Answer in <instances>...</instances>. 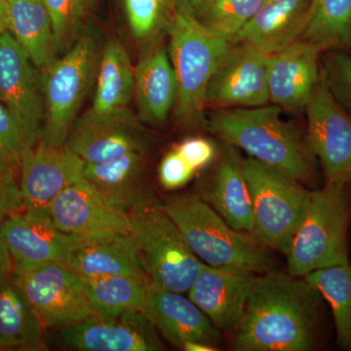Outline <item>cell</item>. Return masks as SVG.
Wrapping results in <instances>:
<instances>
[{
    "label": "cell",
    "mask_w": 351,
    "mask_h": 351,
    "mask_svg": "<svg viewBox=\"0 0 351 351\" xmlns=\"http://www.w3.org/2000/svg\"><path fill=\"white\" fill-rule=\"evenodd\" d=\"M323 299L304 277L269 270L258 274L234 328L239 351H308L319 341Z\"/></svg>",
    "instance_id": "obj_1"
},
{
    "label": "cell",
    "mask_w": 351,
    "mask_h": 351,
    "mask_svg": "<svg viewBox=\"0 0 351 351\" xmlns=\"http://www.w3.org/2000/svg\"><path fill=\"white\" fill-rule=\"evenodd\" d=\"M210 130L228 145L302 184L315 182L313 152L294 127L282 117V108H217L209 119Z\"/></svg>",
    "instance_id": "obj_2"
},
{
    "label": "cell",
    "mask_w": 351,
    "mask_h": 351,
    "mask_svg": "<svg viewBox=\"0 0 351 351\" xmlns=\"http://www.w3.org/2000/svg\"><path fill=\"white\" fill-rule=\"evenodd\" d=\"M162 207L201 263L255 274L272 270L274 263L265 245L233 230L200 196H172Z\"/></svg>",
    "instance_id": "obj_3"
},
{
    "label": "cell",
    "mask_w": 351,
    "mask_h": 351,
    "mask_svg": "<svg viewBox=\"0 0 351 351\" xmlns=\"http://www.w3.org/2000/svg\"><path fill=\"white\" fill-rule=\"evenodd\" d=\"M348 184H325L311 191L308 206L287 253L289 274L306 277L315 270L346 265L351 203Z\"/></svg>",
    "instance_id": "obj_4"
},
{
    "label": "cell",
    "mask_w": 351,
    "mask_h": 351,
    "mask_svg": "<svg viewBox=\"0 0 351 351\" xmlns=\"http://www.w3.org/2000/svg\"><path fill=\"white\" fill-rule=\"evenodd\" d=\"M165 31L169 36L170 59L178 83L176 119L196 121L206 107L205 93L210 80L233 43L179 14L171 15Z\"/></svg>",
    "instance_id": "obj_5"
},
{
    "label": "cell",
    "mask_w": 351,
    "mask_h": 351,
    "mask_svg": "<svg viewBox=\"0 0 351 351\" xmlns=\"http://www.w3.org/2000/svg\"><path fill=\"white\" fill-rule=\"evenodd\" d=\"M129 235L137 247L149 283L188 293L204 263L184 241L181 232L156 201L129 215Z\"/></svg>",
    "instance_id": "obj_6"
},
{
    "label": "cell",
    "mask_w": 351,
    "mask_h": 351,
    "mask_svg": "<svg viewBox=\"0 0 351 351\" xmlns=\"http://www.w3.org/2000/svg\"><path fill=\"white\" fill-rule=\"evenodd\" d=\"M243 169L253 205V237L286 255L306 214L311 191L252 157L243 159Z\"/></svg>",
    "instance_id": "obj_7"
},
{
    "label": "cell",
    "mask_w": 351,
    "mask_h": 351,
    "mask_svg": "<svg viewBox=\"0 0 351 351\" xmlns=\"http://www.w3.org/2000/svg\"><path fill=\"white\" fill-rule=\"evenodd\" d=\"M98 53L94 36L83 34L63 57L41 71L45 117L38 144L66 145L91 84Z\"/></svg>",
    "instance_id": "obj_8"
},
{
    "label": "cell",
    "mask_w": 351,
    "mask_h": 351,
    "mask_svg": "<svg viewBox=\"0 0 351 351\" xmlns=\"http://www.w3.org/2000/svg\"><path fill=\"white\" fill-rule=\"evenodd\" d=\"M44 329H61L97 316L80 274L61 263L14 265Z\"/></svg>",
    "instance_id": "obj_9"
},
{
    "label": "cell",
    "mask_w": 351,
    "mask_h": 351,
    "mask_svg": "<svg viewBox=\"0 0 351 351\" xmlns=\"http://www.w3.org/2000/svg\"><path fill=\"white\" fill-rule=\"evenodd\" d=\"M0 103L34 149L45 117L41 71L8 31L0 34Z\"/></svg>",
    "instance_id": "obj_10"
},
{
    "label": "cell",
    "mask_w": 351,
    "mask_h": 351,
    "mask_svg": "<svg viewBox=\"0 0 351 351\" xmlns=\"http://www.w3.org/2000/svg\"><path fill=\"white\" fill-rule=\"evenodd\" d=\"M306 142L319 160L325 184H351V115L346 112L321 78L304 110Z\"/></svg>",
    "instance_id": "obj_11"
},
{
    "label": "cell",
    "mask_w": 351,
    "mask_h": 351,
    "mask_svg": "<svg viewBox=\"0 0 351 351\" xmlns=\"http://www.w3.org/2000/svg\"><path fill=\"white\" fill-rule=\"evenodd\" d=\"M269 55L235 41L221 58L205 93V105L216 108H258L270 104Z\"/></svg>",
    "instance_id": "obj_12"
},
{
    "label": "cell",
    "mask_w": 351,
    "mask_h": 351,
    "mask_svg": "<svg viewBox=\"0 0 351 351\" xmlns=\"http://www.w3.org/2000/svg\"><path fill=\"white\" fill-rule=\"evenodd\" d=\"M58 343L82 351H158L163 345L145 311H129L115 317L93 316L57 329Z\"/></svg>",
    "instance_id": "obj_13"
},
{
    "label": "cell",
    "mask_w": 351,
    "mask_h": 351,
    "mask_svg": "<svg viewBox=\"0 0 351 351\" xmlns=\"http://www.w3.org/2000/svg\"><path fill=\"white\" fill-rule=\"evenodd\" d=\"M144 145L138 120L128 108L110 115L84 113L75 120L64 147L85 163H103L144 151Z\"/></svg>",
    "instance_id": "obj_14"
},
{
    "label": "cell",
    "mask_w": 351,
    "mask_h": 351,
    "mask_svg": "<svg viewBox=\"0 0 351 351\" xmlns=\"http://www.w3.org/2000/svg\"><path fill=\"white\" fill-rule=\"evenodd\" d=\"M46 211L58 230L71 235L129 234L130 230L128 215L113 207L101 191L85 179L64 189Z\"/></svg>",
    "instance_id": "obj_15"
},
{
    "label": "cell",
    "mask_w": 351,
    "mask_h": 351,
    "mask_svg": "<svg viewBox=\"0 0 351 351\" xmlns=\"http://www.w3.org/2000/svg\"><path fill=\"white\" fill-rule=\"evenodd\" d=\"M0 237L14 265L66 263L75 235L58 230L46 209H27L8 215L0 223Z\"/></svg>",
    "instance_id": "obj_16"
},
{
    "label": "cell",
    "mask_w": 351,
    "mask_h": 351,
    "mask_svg": "<svg viewBox=\"0 0 351 351\" xmlns=\"http://www.w3.org/2000/svg\"><path fill=\"white\" fill-rule=\"evenodd\" d=\"M321 53L318 46L299 39L270 55L267 71L270 104L290 112H304L321 80Z\"/></svg>",
    "instance_id": "obj_17"
},
{
    "label": "cell",
    "mask_w": 351,
    "mask_h": 351,
    "mask_svg": "<svg viewBox=\"0 0 351 351\" xmlns=\"http://www.w3.org/2000/svg\"><path fill=\"white\" fill-rule=\"evenodd\" d=\"M84 161L66 147L38 144L20 163L24 208L46 209L64 189L84 179Z\"/></svg>",
    "instance_id": "obj_18"
},
{
    "label": "cell",
    "mask_w": 351,
    "mask_h": 351,
    "mask_svg": "<svg viewBox=\"0 0 351 351\" xmlns=\"http://www.w3.org/2000/svg\"><path fill=\"white\" fill-rule=\"evenodd\" d=\"M64 265L82 278L127 276L149 283L137 247L125 233L75 235Z\"/></svg>",
    "instance_id": "obj_19"
},
{
    "label": "cell",
    "mask_w": 351,
    "mask_h": 351,
    "mask_svg": "<svg viewBox=\"0 0 351 351\" xmlns=\"http://www.w3.org/2000/svg\"><path fill=\"white\" fill-rule=\"evenodd\" d=\"M257 274L246 270L203 265L189 289V299L219 330H234Z\"/></svg>",
    "instance_id": "obj_20"
},
{
    "label": "cell",
    "mask_w": 351,
    "mask_h": 351,
    "mask_svg": "<svg viewBox=\"0 0 351 351\" xmlns=\"http://www.w3.org/2000/svg\"><path fill=\"white\" fill-rule=\"evenodd\" d=\"M145 313L168 341L182 350L184 343H207L218 348L219 329L206 314L181 293L147 286Z\"/></svg>",
    "instance_id": "obj_21"
},
{
    "label": "cell",
    "mask_w": 351,
    "mask_h": 351,
    "mask_svg": "<svg viewBox=\"0 0 351 351\" xmlns=\"http://www.w3.org/2000/svg\"><path fill=\"white\" fill-rule=\"evenodd\" d=\"M309 9L311 0H265L235 41L250 44L269 56L276 54L302 38Z\"/></svg>",
    "instance_id": "obj_22"
},
{
    "label": "cell",
    "mask_w": 351,
    "mask_h": 351,
    "mask_svg": "<svg viewBox=\"0 0 351 351\" xmlns=\"http://www.w3.org/2000/svg\"><path fill=\"white\" fill-rule=\"evenodd\" d=\"M84 179L128 216L156 201L145 182L144 151L129 152L107 162L86 163Z\"/></svg>",
    "instance_id": "obj_23"
},
{
    "label": "cell",
    "mask_w": 351,
    "mask_h": 351,
    "mask_svg": "<svg viewBox=\"0 0 351 351\" xmlns=\"http://www.w3.org/2000/svg\"><path fill=\"white\" fill-rule=\"evenodd\" d=\"M202 199L233 230L253 234V205L245 177L243 159L233 145H228L223 149L211 184Z\"/></svg>",
    "instance_id": "obj_24"
},
{
    "label": "cell",
    "mask_w": 351,
    "mask_h": 351,
    "mask_svg": "<svg viewBox=\"0 0 351 351\" xmlns=\"http://www.w3.org/2000/svg\"><path fill=\"white\" fill-rule=\"evenodd\" d=\"M140 119L152 125L167 120L177 99L178 83L170 55L165 48H154L134 69Z\"/></svg>",
    "instance_id": "obj_25"
},
{
    "label": "cell",
    "mask_w": 351,
    "mask_h": 351,
    "mask_svg": "<svg viewBox=\"0 0 351 351\" xmlns=\"http://www.w3.org/2000/svg\"><path fill=\"white\" fill-rule=\"evenodd\" d=\"M44 331L13 271L0 276V350H46Z\"/></svg>",
    "instance_id": "obj_26"
},
{
    "label": "cell",
    "mask_w": 351,
    "mask_h": 351,
    "mask_svg": "<svg viewBox=\"0 0 351 351\" xmlns=\"http://www.w3.org/2000/svg\"><path fill=\"white\" fill-rule=\"evenodd\" d=\"M7 31L43 71L58 58L52 19L43 0H8L4 4Z\"/></svg>",
    "instance_id": "obj_27"
},
{
    "label": "cell",
    "mask_w": 351,
    "mask_h": 351,
    "mask_svg": "<svg viewBox=\"0 0 351 351\" xmlns=\"http://www.w3.org/2000/svg\"><path fill=\"white\" fill-rule=\"evenodd\" d=\"M123 44L110 39L101 52L93 105L88 112L110 115L128 110L135 92V73Z\"/></svg>",
    "instance_id": "obj_28"
},
{
    "label": "cell",
    "mask_w": 351,
    "mask_h": 351,
    "mask_svg": "<svg viewBox=\"0 0 351 351\" xmlns=\"http://www.w3.org/2000/svg\"><path fill=\"white\" fill-rule=\"evenodd\" d=\"M88 301L97 316L115 317L129 311H144L147 286L136 277L112 276L83 278Z\"/></svg>",
    "instance_id": "obj_29"
},
{
    "label": "cell",
    "mask_w": 351,
    "mask_h": 351,
    "mask_svg": "<svg viewBox=\"0 0 351 351\" xmlns=\"http://www.w3.org/2000/svg\"><path fill=\"white\" fill-rule=\"evenodd\" d=\"M304 40L322 51L351 50V0H311Z\"/></svg>",
    "instance_id": "obj_30"
},
{
    "label": "cell",
    "mask_w": 351,
    "mask_h": 351,
    "mask_svg": "<svg viewBox=\"0 0 351 351\" xmlns=\"http://www.w3.org/2000/svg\"><path fill=\"white\" fill-rule=\"evenodd\" d=\"M304 278L331 307L337 343L351 351V263L315 270Z\"/></svg>",
    "instance_id": "obj_31"
},
{
    "label": "cell",
    "mask_w": 351,
    "mask_h": 351,
    "mask_svg": "<svg viewBox=\"0 0 351 351\" xmlns=\"http://www.w3.org/2000/svg\"><path fill=\"white\" fill-rule=\"evenodd\" d=\"M265 0H217L200 23L219 38L234 43L237 34L250 22Z\"/></svg>",
    "instance_id": "obj_32"
},
{
    "label": "cell",
    "mask_w": 351,
    "mask_h": 351,
    "mask_svg": "<svg viewBox=\"0 0 351 351\" xmlns=\"http://www.w3.org/2000/svg\"><path fill=\"white\" fill-rule=\"evenodd\" d=\"M132 36L149 40L166 29L171 11L169 0H123Z\"/></svg>",
    "instance_id": "obj_33"
},
{
    "label": "cell",
    "mask_w": 351,
    "mask_h": 351,
    "mask_svg": "<svg viewBox=\"0 0 351 351\" xmlns=\"http://www.w3.org/2000/svg\"><path fill=\"white\" fill-rule=\"evenodd\" d=\"M51 19L56 36L59 54L66 53L80 38L83 17H84V0H43Z\"/></svg>",
    "instance_id": "obj_34"
},
{
    "label": "cell",
    "mask_w": 351,
    "mask_h": 351,
    "mask_svg": "<svg viewBox=\"0 0 351 351\" xmlns=\"http://www.w3.org/2000/svg\"><path fill=\"white\" fill-rule=\"evenodd\" d=\"M321 78L339 106L351 115V53L328 50L321 59Z\"/></svg>",
    "instance_id": "obj_35"
},
{
    "label": "cell",
    "mask_w": 351,
    "mask_h": 351,
    "mask_svg": "<svg viewBox=\"0 0 351 351\" xmlns=\"http://www.w3.org/2000/svg\"><path fill=\"white\" fill-rule=\"evenodd\" d=\"M29 151L19 127L0 103V157L7 166H20L23 156Z\"/></svg>",
    "instance_id": "obj_36"
},
{
    "label": "cell",
    "mask_w": 351,
    "mask_h": 351,
    "mask_svg": "<svg viewBox=\"0 0 351 351\" xmlns=\"http://www.w3.org/2000/svg\"><path fill=\"white\" fill-rule=\"evenodd\" d=\"M195 173V171L173 149L163 157L159 165V181L163 188L173 191L186 186Z\"/></svg>",
    "instance_id": "obj_37"
},
{
    "label": "cell",
    "mask_w": 351,
    "mask_h": 351,
    "mask_svg": "<svg viewBox=\"0 0 351 351\" xmlns=\"http://www.w3.org/2000/svg\"><path fill=\"white\" fill-rule=\"evenodd\" d=\"M174 149L195 172L211 163L216 156L213 143L200 137L186 138Z\"/></svg>",
    "instance_id": "obj_38"
},
{
    "label": "cell",
    "mask_w": 351,
    "mask_h": 351,
    "mask_svg": "<svg viewBox=\"0 0 351 351\" xmlns=\"http://www.w3.org/2000/svg\"><path fill=\"white\" fill-rule=\"evenodd\" d=\"M23 208L24 203L13 167H0V221Z\"/></svg>",
    "instance_id": "obj_39"
},
{
    "label": "cell",
    "mask_w": 351,
    "mask_h": 351,
    "mask_svg": "<svg viewBox=\"0 0 351 351\" xmlns=\"http://www.w3.org/2000/svg\"><path fill=\"white\" fill-rule=\"evenodd\" d=\"M216 1L217 0H169V4L172 14H179L201 23Z\"/></svg>",
    "instance_id": "obj_40"
},
{
    "label": "cell",
    "mask_w": 351,
    "mask_h": 351,
    "mask_svg": "<svg viewBox=\"0 0 351 351\" xmlns=\"http://www.w3.org/2000/svg\"><path fill=\"white\" fill-rule=\"evenodd\" d=\"M1 223V221H0ZM14 263L5 244L0 237V276L13 271Z\"/></svg>",
    "instance_id": "obj_41"
},
{
    "label": "cell",
    "mask_w": 351,
    "mask_h": 351,
    "mask_svg": "<svg viewBox=\"0 0 351 351\" xmlns=\"http://www.w3.org/2000/svg\"><path fill=\"white\" fill-rule=\"evenodd\" d=\"M182 350L214 351L218 350V348H215L213 346L207 345V343H193V341H189V343H184V346H182Z\"/></svg>",
    "instance_id": "obj_42"
},
{
    "label": "cell",
    "mask_w": 351,
    "mask_h": 351,
    "mask_svg": "<svg viewBox=\"0 0 351 351\" xmlns=\"http://www.w3.org/2000/svg\"><path fill=\"white\" fill-rule=\"evenodd\" d=\"M7 31L5 9L4 5L0 4V34Z\"/></svg>",
    "instance_id": "obj_43"
},
{
    "label": "cell",
    "mask_w": 351,
    "mask_h": 351,
    "mask_svg": "<svg viewBox=\"0 0 351 351\" xmlns=\"http://www.w3.org/2000/svg\"><path fill=\"white\" fill-rule=\"evenodd\" d=\"M95 1H96V0H84L85 7H90L93 5Z\"/></svg>",
    "instance_id": "obj_44"
},
{
    "label": "cell",
    "mask_w": 351,
    "mask_h": 351,
    "mask_svg": "<svg viewBox=\"0 0 351 351\" xmlns=\"http://www.w3.org/2000/svg\"><path fill=\"white\" fill-rule=\"evenodd\" d=\"M0 167H7V165L2 161L1 157H0ZM8 167H10V166H8Z\"/></svg>",
    "instance_id": "obj_45"
},
{
    "label": "cell",
    "mask_w": 351,
    "mask_h": 351,
    "mask_svg": "<svg viewBox=\"0 0 351 351\" xmlns=\"http://www.w3.org/2000/svg\"><path fill=\"white\" fill-rule=\"evenodd\" d=\"M7 1H8V0H0V4L4 5V4H5Z\"/></svg>",
    "instance_id": "obj_46"
}]
</instances>
